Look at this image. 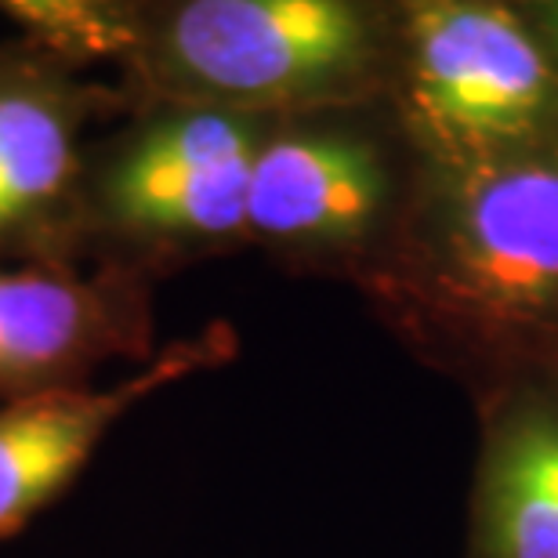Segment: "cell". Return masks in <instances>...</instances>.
Here are the masks:
<instances>
[{
	"instance_id": "ba28073f",
	"label": "cell",
	"mask_w": 558,
	"mask_h": 558,
	"mask_svg": "<svg viewBox=\"0 0 558 558\" xmlns=\"http://www.w3.org/2000/svg\"><path fill=\"white\" fill-rule=\"evenodd\" d=\"M236 349V330L210 323L193 338L156 349L138 374L109 388L70 385L0 403V541L19 537L65 497L131 410L163 388L232 363Z\"/></svg>"
},
{
	"instance_id": "8fae6325",
	"label": "cell",
	"mask_w": 558,
	"mask_h": 558,
	"mask_svg": "<svg viewBox=\"0 0 558 558\" xmlns=\"http://www.w3.org/2000/svg\"><path fill=\"white\" fill-rule=\"evenodd\" d=\"M515 11L526 19L533 37L548 51V59L558 70V0H515Z\"/></svg>"
},
{
	"instance_id": "6da1fadb",
	"label": "cell",
	"mask_w": 558,
	"mask_h": 558,
	"mask_svg": "<svg viewBox=\"0 0 558 558\" xmlns=\"http://www.w3.org/2000/svg\"><path fill=\"white\" fill-rule=\"evenodd\" d=\"M360 294L468 396L558 363V142L414 163L403 221Z\"/></svg>"
},
{
	"instance_id": "30bf717a",
	"label": "cell",
	"mask_w": 558,
	"mask_h": 558,
	"mask_svg": "<svg viewBox=\"0 0 558 558\" xmlns=\"http://www.w3.org/2000/svg\"><path fill=\"white\" fill-rule=\"evenodd\" d=\"M0 11L59 62H135L142 44L138 0H0Z\"/></svg>"
},
{
	"instance_id": "9c48e42d",
	"label": "cell",
	"mask_w": 558,
	"mask_h": 558,
	"mask_svg": "<svg viewBox=\"0 0 558 558\" xmlns=\"http://www.w3.org/2000/svg\"><path fill=\"white\" fill-rule=\"evenodd\" d=\"M464 558H558V363L478 392Z\"/></svg>"
},
{
	"instance_id": "3957f363",
	"label": "cell",
	"mask_w": 558,
	"mask_h": 558,
	"mask_svg": "<svg viewBox=\"0 0 558 558\" xmlns=\"http://www.w3.org/2000/svg\"><path fill=\"white\" fill-rule=\"evenodd\" d=\"M269 117L193 102H145L87 149L76 254L92 269L156 283L251 247L247 193Z\"/></svg>"
},
{
	"instance_id": "52a82bcc",
	"label": "cell",
	"mask_w": 558,
	"mask_h": 558,
	"mask_svg": "<svg viewBox=\"0 0 558 558\" xmlns=\"http://www.w3.org/2000/svg\"><path fill=\"white\" fill-rule=\"evenodd\" d=\"M102 95L44 51H0V262L81 265L84 128Z\"/></svg>"
},
{
	"instance_id": "8992f818",
	"label": "cell",
	"mask_w": 558,
	"mask_h": 558,
	"mask_svg": "<svg viewBox=\"0 0 558 558\" xmlns=\"http://www.w3.org/2000/svg\"><path fill=\"white\" fill-rule=\"evenodd\" d=\"M156 355L153 283L117 269L0 262V403Z\"/></svg>"
},
{
	"instance_id": "5b68a950",
	"label": "cell",
	"mask_w": 558,
	"mask_h": 558,
	"mask_svg": "<svg viewBox=\"0 0 558 558\" xmlns=\"http://www.w3.org/2000/svg\"><path fill=\"white\" fill-rule=\"evenodd\" d=\"M392 117L421 160L558 142V70L508 0H399Z\"/></svg>"
},
{
	"instance_id": "277c9868",
	"label": "cell",
	"mask_w": 558,
	"mask_h": 558,
	"mask_svg": "<svg viewBox=\"0 0 558 558\" xmlns=\"http://www.w3.org/2000/svg\"><path fill=\"white\" fill-rule=\"evenodd\" d=\"M417 156L371 106L269 120L251 167L247 232L276 265L360 287L385 258Z\"/></svg>"
},
{
	"instance_id": "7a4b0ae2",
	"label": "cell",
	"mask_w": 558,
	"mask_h": 558,
	"mask_svg": "<svg viewBox=\"0 0 558 558\" xmlns=\"http://www.w3.org/2000/svg\"><path fill=\"white\" fill-rule=\"evenodd\" d=\"M388 0H149L135 73L145 102L251 117L363 109L392 95Z\"/></svg>"
}]
</instances>
